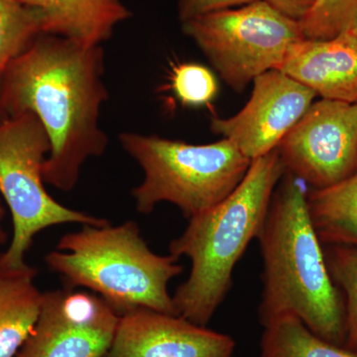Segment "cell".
<instances>
[{
	"label": "cell",
	"mask_w": 357,
	"mask_h": 357,
	"mask_svg": "<svg viewBox=\"0 0 357 357\" xmlns=\"http://www.w3.org/2000/svg\"><path fill=\"white\" fill-rule=\"evenodd\" d=\"M105 59L102 46L84 47L41 34L0 81L4 116L31 112L48 134L51 151L43 177L59 191H73L84 163L102 156L109 145L100 124L109 98L103 81Z\"/></svg>",
	"instance_id": "obj_1"
},
{
	"label": "cell",
	"mask_w": 357,
	"mask_h": 357,
	"mask_svg": "<svg viewBox=\"0 0 357 357\" xmlns=\"http://www.w3.org/2000/svg\"><path fill=\"white\" fill-rule=\"evenodd\" d=\"M307 194L306 183L286 172L272 197L257 237L263 261L260 323L293 316L318 337L344 347V304L312 225Z\"/></svg>",
	"instance_id": "obj_2"
},
{
	"label": "cell",
	"mask_w": 357,
	"mask_h": 357,
	"mask_svg": "<svg viewBox=\"0 0 357 357\" xmlns=\"http://www.w3.org/2000/svg\"><path fill=\"white\" fill-rule=\"evenodd\" d=\"M277 149L251 161L229 197L189 218L169 253L192 262L191 273L173 296L178 316L206 326L232 286V274L249 243L257 238L278 183L285 175Z\"/></svg>",
	"instance_id": "obj_3"
},
{
	"label": "cell",
	"mask_w": 357,
	"mask_h": 357,
	"mask_svg": "<svg viewBox=\"0 0 357 357\" xmlns=\"http://www.w3.org/2000/svg\"><path fill=\"white\" fill-rule=\"evenodd\" d=\"M45 260L68 288L89 289L119 316L137 309L178 314L168 287L184 268L170 253L153 252L136 222L84 225L62 236Z\"/></svg>",
	"instance_id": "obj_4"
},
{
	"label": "cell",
	"mask_w": 357,
	"mask_h": 357,
	"mask_svg": "<svg viewBox=\"0 0 357 357\" xmlns=\"http://www.w3.org/2000/svg\"><path fill=\"white\" fill-rule=\"evenodd\" d=\"M119 138L144 174L132 190L136 210L143 215L151 213L158 204L170 203L184 217H196L229 197L251 164L225 138L203 145L129 131Z\"/></svg>",
	"instance_id": "obj_5"
},
{
	"label": "cell",
	"mask_w": 357,
	"mask_h": 357,
	"mask_svg": "<svg viewBox=\"0 0 357 357\" xmlns=\"http://www.w3.org/2000/svg\"><path fill=\"white\" fill-rule=\"evenodd\" d=\"M51 151L48 134L31 112L0 121V196L13 218V236L0 255V272L28 266L25 255L35 236L54 225L103 227L109 220L58 203L45 188L44 164Z\"/></svg>",
	"instance_id": "obj_6"
},
{
	"label": "cell",
	"mask_w": 357,
	"mask_h": 357,
	"mask_svg": "<svg viewBox=\"0 0 357 357\" xmlns=\"http://www.w3.org/2000/svg\"><path fill=\"white\" fill-rule=\"evenodd\" d=\"M182 31L236 91L268 70L278 69L289 49L305 39L299 21L265 0L185 20Z\"/></svg>",
	"instance_id": "obj_7"
},
{
	"label": "cell",
	"mask_w": 357,
	"mask_h": 357,
	"mask_svg": "<svg viewBox=\"0 0 357 357\" xmlns=\"http://www.w3.org/2000/svg\"><path fill=\"white\" fill-rule=\"evenodd\" d=\"M276 149L286 172L314 189L342 182L357 169V103L312 102Z\"/></svg>",
	"instance_id": "obj_8"
},
{
	"label": "cell",
	"mask_w": 357,
	"mask_h": 357,
	"mask_svg": "<svg viewBox=\"0 0 357 357\" xmlns=\"http://www.w3.org/2000/svg\"><path fill=\"white\" fill-rule=\"evenodd\" d=\"M119 314L95 293H43L36 325L15 357H105Z\"/></svg>",
	"instance_id": "obj_9"
},
{
	"label": "cell",
	"mask_w": 357,
	"mask_h": 357,
	"mask_svg": "<svg viewBox=\"0 0 357 357\" xmlns=\"http://www.w3.org/2000/svg\"><path fill=\"white\" fill-rule=\"evenodd\" d=\"M316 96L311 89L281 70H268L253 81L245 107L234 116L211 119V130L234 143L252 161L278 147Z\"/></svg>",
	"instance_id": "obj_10"
},
{
	"label": "cell",
	"mask_w": 357,
	"mask_h": 357,
	"mask_svg": "<svg viewBox=\"0 0 357 357\" xmlns=\"http://www.w3.org/2000/svg\"><path fill=\"white\" fill-rule=\"evenodd\" d=\"M236 340L178 314L137 309L119 316L105 357H232Z\"/></svg>",
	"instance_id": "obj_11"
},
{
	"label": "cell",
	"mask_w": 357,
	"mask_h": 357,
	"mask_svg": "<svg viewBox=\"0 0 357 357\" xmlns=\"http://www.w3.org/2000/svg\"><path fill=\"white\" fill-rule=\"evenodd\" d=\"M324 100L357 103V37L303 39L289 49L278 69Z\"/></svg>",
	"instance_id": "obj_12"
},
{
	"label": "cell",
	"mask_w": 357,
	"mask_h": 357,
	"mask_svg": "<svg viewBox=\"0 0 357 357\" xmlns=\"http://www.w3.org/2000/svg\"><path fill=\"white\" fill-rule=\"evenodd\" d=\"M35 9L42 34L84 47L102 46L115 28L132 16L122 0H20Z\"/></svg>",
	"instance_id": "obj_13"
},
{
	"label": "cell",
	"mask_w": 357,
	"mask_h": 357,
	"mask_svg": "<svg viewBox=\"0 0 357 357\" xmlns=\"http://www.w3.org/2000/svg\"><path fill=\"white\" fill-rule=\"evenodd\" d=\"M36 268L0 272V357H15L36 325L42 297Z\"/></svg>",
	"instance_id": "obj_14"
},
{
	"label": "cell",
	"mask_w": 357,
	"mask_h": 357,
	"mask_svg": "<svg viewBox=\"0 0 357 357\" xmlns=\"http://www.w3.org/2000/svg\"><path fill=\"white\" fill-rule=\"evenodd\" d=\"M307 208L321 243L357 248V169L337 184L309 191Z\"/></svg>",
	"instance_id": "obj_15"
},
{
	"label": "cell",
	"mask_w": 357,
	"mask_h": 357,
	"mask_svg": "<svg viewBox=\"0 0 357 357\" xmlns=\"http://www.w3.org/2000/svg\"><path fill=\"white\" fill-rule=\"evenodd\" d=\"M263 328L259 357H357L356 352L314 335L293 316L275 319Z\"/></svg>",
	"instance_id": "obj_16"
},
{
	"label": "cell",
	"mask_w": 357,
	"mask_h": 357,
	"mask_svg": "<svg viewBox=\"0 0 357 357\" xmlns=\"http://www.w3.org/2000/svg\"><path fill=\"white\" fill-rule=\"evenodd\" d=\"M41 34L35 9L20 0H0V81L9 65Z\"/></svg>",
	"instance_id": "obj_17"
},
{
	"label": "cell",
	"mask_w": 357,
	"mask_h": 357,
	"mask_svg": "<svg viewBox=\"0 0 357 357\" xmlns=\"http://www.w3.org/2000/svg\"><path fill=\"white\" fill-rule=\"evenodd\" d=\"M330 246L326 263L333 282L340 286L344 296V347L357 354V248Z\"/></svg>",
	"instance_id": "obj_18"
},
{
	"label": "cell",
	"mask_w": 357,
	"mask_h": 357,
	"mask_svg": "<svg viewBox=\"0 0 357 357\" xmlns=\"http://www.w3.org/2000/svg\"><path fill=\"white\" fill-rule=\"evenodd\" d=\"M357 11V0H316L299 21L305 39H332L349 31Z\"/></svg>",
	"instance_id": "obj_19"
},
{
	"label": "cell",
	"mask_w": 357,
	"mask_h": 357,
	"mask_svg": "<svg viewBox=\"0 0 357 357\" xmlns=\"http://www.w3.org/2000/svg\"><path fill=\"white\" fill-rule=\"evenodd\" d=\"M171 86L181 102L189 107L210 103L218 93V83L208 68L196 63L176 66L171 75Z\"/></svg>",
	"instance_id": "obj_20"
},
{
	"label": "cell",
	"mask_w": 357,
	"mask_h": 357,
	"mask_svg": "<svg viewBox=\"0 0 357 357\" xmlns=\"http://www.w3.org/2000/svg\"><path fill=\"white\" fill-rule=\"evenodd\" d=\"M256 0H178V16L181 22L203 14L243 6Z\"/></svg>",
	"instance_id": "obj_21"
},
{
	"label": "cell",
	"mask_w": 357,
	"mask_h": 357,
	"mask_svg": "<svg viewBox=\"0 0 357 357\" xmlns=\"http://www.w3.org/2000/svg\"><path fill=\"white\" fill-rule=\"evenodd\" d=\"M265 1L291 20L300 21L311 10L316 0H265Z\"/></svg>",
	"instance_id": "obj_22"
},
{
	"label": "cell",
	"mask_w": 357,
	"mask_h": 357,
	"mask_svg": "<svg viewBox=\"0 0 357 357\" xmlns=\"http://www.w3.org/2000/svg\"><path fill=\"white\" fill-rule=\"evenodd\" d=\"M4 215H6V208H4L2 198L0 196V246L3 245L7 239V234L3 229Z\"/></svg>",
	"instance_id": "obj_23"
},
{
	"label": "cell",
	"mask_w": 357,
	"mask_h": 357,
	"mask_svg": "<svg viewBox=\"0 0 357 357\" xmlns=\"http://www.w3.org/2000/svg\"><path fill=\"white\" fill-rule=\"evenodd\" d=\"M349 31L352 33L354 36L357 37V11L356 15H354V20H352L351 27H349Z\"/></svg>",
	"instance_id": "obj_24"
},
{
	"label": "cell",
	"mask_w": 357,
	"mask_h": 357,
	"mask_svg": "<svg viewBox=\"0 0 357 357\" xmlns=\"http://www.w3.org/2000/svg\"><path fill=\"white\" fill-rule=\"evenodd\" d=\"M4 117H6V116H4L3 114H2V112H1V110H0V121H1L2 119H4Z\"/></svg>",
	"instance_id": "obj_25"
}]
</instances>
